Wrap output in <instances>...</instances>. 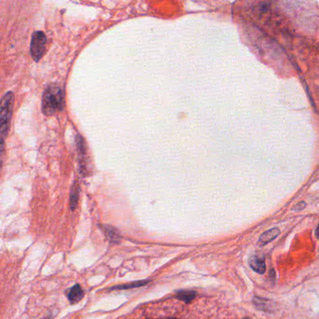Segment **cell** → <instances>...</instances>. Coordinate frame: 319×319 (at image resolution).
Listing matches in <instances>:
<instances>
[{"label":"cell","instance_id":"277c9868","mask_svg":"<svg viewBox=\"0 0 319 319\" xmlns=\"http://www.w3.org/2000/svg\"><path fill=\"white\" fill-rule=\"evenodd\" d=\"M249 265L255 272L260 274H263L266 270V264L264 261V258H262L258 255L251 256L249 259Z\"/></svg>","mask_w":319,"mask_h":319},{"label":"cell","instance_id":"52a82bcc","mask_svg":"<svg viewBox=\"0 0 319 319\" xmlns=\"http://www.w3.org/2000/svg\"><path fill=\"white\" fill-rule=\"evenodd\" d=\"M78 199H79V187L77 183H74L73 187L71 189L70 192V208L71 210H74L76 206L78 204Z\"/></svg>","mask_w":319,"mask_h":319},{"label":"cell","instance_id":"30bf717a","mask_svg":"<svg viewBox=\"0 0 319 319\" xmlns=\"http://www.w3.org/2000/svg\"><path fill=\"white\" fill-rule=\"evenodd\" d=\"M148 281H139L136 283H132V284H128V285H124V286H118V287H113L112 289H128V288H131V287H138L144 286L147 284Z\"/></svg>","mask_w":319,"mask_h":319},{"label":"cell","instance_id":"9a60e30c","mask_svg":"<svg viewBox=\"0 0 319 319\" xmlns=\"http://www.w3.org/2000/svg\"></svg>","mask_w":319,"mask_h":319},{"label":"cell","instance_id":"4fadbf2b","mask_svg":"<svg viewBox=\"0 0 319 319\" xmlns=\"http://www.w3.org/2000/svg\"><path fill=\"white\" fill-rule=\"evenodd\" d=\"M172 319V318H169V319Z\"/></svg>","mask_w":319,"mask_h":319},{"label":"cell","instance_id":"6da1fadb","mask_svg":"<svg viewBox=\"0 0 319 319\" xmlns=\"http://www.w3.org/2000/svg\"><path fill=\"white\" fill-rule=\"evenodd\" d=\"M64 96L61 88L58 85L48 86L42 96V112L46 115H55L62 110Z\"/></svg>","mask_w":319,"mask_h":319},{"label":"cell","instance_id":"5bb4252c","mask_svg":"<svg viewBox=\"0 0 319 319\" xmlns=\"http://www.w3.org/2000/svg\"><path fill=\"white\" fill-rule=\"evenodd\" d=\"M50 319V318H48V319Z\"/></svg>","mask_w":319,"mask_h":319},{"label":"cell","instance_id":"8fae6325","mask_svg":"<svg viewBox=\"0 0 319 319\" xmlns=\"http://www.w3.org/2000/svg\"><path fill=\"white\" fill-rule=\"evenodd\" d=\"M305 202H300L299 204L296 205V207H295V210H297V211H299V210H303V208L305 207Z\"/></svg>","mask_w":319,"mask_h":319},{"label":"cell","instance_id":"9c48e42d","mask_svg":"<svg viewBox=\"0 0 319 319\" xmlns=\"http://www.w3.org/2000/svg\"><path fill=\"white\" fill-rule=\"evenodd\" d=\"M104 231L106 232L108 237L110 238L111 241H113V242H118L119 241V234L114 228L104 227Z\"/></svg>","mask_w":319,"mask_h":319},{"label":"cell","instance_id":"7c38bea8","mask_svg":"<svg viewBox=\"0 0 319 319\" xmlns=\"http://www.w3.org/2000/svg\"><path fill=\"white\" fill-rule=\"evenodd\" d=\"M316 236L319 238V226H318V228H317V230H316Z\"/></svg>","mask_w":319,"mask_h":319},{"label":"cell","instance_id":"7a4b0ae2","mask_svg":"<svg viewBox=\"0 0 319 319\" xmlns=\"http://www.w3.org/2000/svg\"><path fill=\"white\" fill-rule=\"evenodd\" d=\"M12 103H13V94L11 92L7 93L1 101V112H0V133L1 139L8 135L9 130L10 119L12 115Z\"/></svg>","mask_w":319,"mask_h":319},{"label":"cell","instance_id":"3957f363","mask_svg":"<svg viewBox=\"0 0 319 319\" xmlns=\"http://www.w3.org/2000/svg\"><path fill=\"white\" fill-rule=\"evenodd\" d=\"M46 36L41 31H36L33 34L31 40V46H30V53L33 59L35 61H40L42 58L45 47H46Z\"/></svg>","mask_w":319,"mask_h":319},{"label":"cell","instance_id":"5b68a950","mask_svg":"<svg viewBox=\"0 0 319 319\" xmlns=\"http://www.w3.org/2000/svg\"><path fill=\"white\" fill-rule=\"evenodd\" d=\"M67 299L71 303H76L80 302L83 297V291L79 285H76L71 287L67 291Z\"/></svg>","mask_w":319,"mask_h":319},{"label":"cell","instance_id":"8992f818","mask_svg":"<svg viewBox=\"0 0 319 319\" xmlns=\"http://www.w3.org/2000/svg\"><path fill=\"white\" fill-rule=\"evenodd\" d=\"M280 233V230L278 229H271L270 230H267L266 232H264L261 235V237L259 238L258 243L264 246L269 244L272 240H274L275 238L277 237Z\"/></svg>","mask_w":319,"mask_h":319},{"label":"cell","instance_id":"ba28073f","mask_svg":"<svg viewBox=\"0 0 319 319\" xmlns=\"http://www.w3.org/2000/svg\"><path fill=\"white\" fill-rule=\"evenodd\" d=\"M195 297H196L195 291H181L176 295L177 299L184 301L185 303H190L195 299Z\"/></svg>","mask_w":319,"mask_h":319}]
</instances>
